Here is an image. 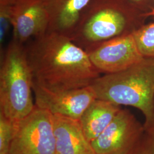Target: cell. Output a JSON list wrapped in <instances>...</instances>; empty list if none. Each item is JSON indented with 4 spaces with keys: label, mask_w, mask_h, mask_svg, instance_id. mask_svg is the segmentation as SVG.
Here are the masks:
<instances>
[{
    "label": "cell",
    "mask_w": 154,
    "mask_h": 154,
    "mask_svg": "<svg viewBox=\"0 0 154 154\" xmlns=\"http://www.w3.org/2000/svg\"><path fill=\"white\" fill-rule=\"evenodd\" d=\"M25 48L33 82L50 90L86 88L100 76L88 54L69 37L48 32Z\"/></svg>",
    "instance_id": "1"
},
{
    "label": "cell",
    "mask_w": 154,
    "mask_h": 154,
    "mask_svg": "<svg viewBox=\"0 0 154 154\" xmlns=\"http://www.w3.org/2000/svg\"><path fill=\"white\" fill-rule=\"evenodd\" d=\"M91 87L97 99L140 110L144 130L154 129V58L144 57L121 72L100 75Z\"/></svg>",
    "instance_id": "2"
},
{
    "label": "cell",
    "mask_w": 154,
    "mask_h": 154,
    "mask_svg": "<svg viewBox=\"0 0 154 154\" xmlns=\"http://www.w3.org/2000/svg\"><path fill=\"white\" fill-rule=\"evenodd\" d=\"M147 17L118 0H91L70 38L88 53L106 41L133 34Z\"/></svg>",
    "instance_id": "3"
},
{
    "label": "cell",
    "mask_w": 154,
    "mask_h": 154,
    "mask_svg": "<svg viewBox=\"0 0 154 154\" xmlns=\"http://www.w3.org/2000/svg\"><path fill=\"white\" fill-rule=\"evenodd\" d=\"M33 77L25 45L11 39L1 53L0 113L20 122L33 111Z\"/></svg>",
    "instance_id": "4"
},
{
    "label": "cell",
    "mask_w": 154,
    "mask_h": 154,
    "mask_svg": "<svg viewBox=\"0 0 154 154\" xmlns=\"http://www.w3.org/2000/svg\"><path fill=\"white\" fill-rule=\"evenodd\" d=\"M8 154H55L53 114L35 105L18 122Z\"/></svg>",
    "instance_id": "5"
},
{
    "label": "cell",
    "mask_w": 154,
    "mask_h": 154,
    "mask_svg": "<svg viewBox=\"0 0 154 154\" xmlns=\"http://www.w3.org/2000/svg\"><path fill=\"white\" fill-rule=\"evenodd\" d=\"M144 131V126L130 110L121 109L105 131L91 143L95 154H128Z\"/></svg>",
    "instance_id": "6"
},
{
    "label": "cell",
    "mask_w": 154,
    "mask_h": 154,
    "mask_svg": "<svg viewBox=\"0 0 154 154\" xmlns=\"http://www.w3.org/2000/svg\"><path fill=\"white\" fill-rule=\"evenodd\" d=\"M87 53L95 67L104 74L121 72L144 58L133 34L106 41Z\"/></svg>",
    "instance_id": "7"
},
{
    "label": "cell",
    "mask_w": 154,
    "mask_h": 154,
    "mask_svg": "<svg viewBox=\"0 0 154 154\" xmlns=\"http://www.w3.org/2000/svg\"><path fill=\"white\" fill-rule=\"evenodd\" d=\"M35 105L53 115L79 120L84 111L97 99L91 86L71 90L51 91L33 82Z\"/></svg>",
    "instance_id": "8"
},
{
    "label": "cell",
    "mask_w": 154,
    "mask_h": 154,
    "mask_svg": "<svg viewBox=\"0 0 154 154\" xmlns=\"http://www.w3.org/2000/svg\"><path fill=\"white\" fill-rule=\"evenodd\" d=\"M49 25L44 0L16 1L13 10V40L25 45L47 33Z\"/></svg>",
    "instance_id": "9"
},
{
    "label": "cell",
    "mask_w": 154,
    "mask_h": 154,
    "mask_svg": "<svg viewBox=\"0 0 154 154\" xmlns=\"http://www.w3.org/2000/svg\"><path fill=\"white\" fill-rule=\"evenodd\" d=\"M55 154H95L79 120L53 115Z\"/></svg>",
    "instance_id": "10"
},
{
    "label": "cell",
    "mask_w": 154,
    "mask_h": 154,
    "mask_svg": "<svg viewBox=\"0 0 154 154\" xmlns=\"http://www.w3.org/2000/svg\"><path fill=\"white\" fill-rule=\"evenodd\" d=\"M44 1L49 17L48 32L58 33L71 38L83 12L91 0Z\"/></svg>",
    "instance_id": "11"
},
{
    "label": "cell",
    "mask_w": 154,
    "mask_h": 154,
    "mask_svg": "<svg viewBox=\"0 0 154 154\" xmlns=\"http://www.w3.org/2000/svg\"><path fill=\"white\" fill-rule=\"evenodd\" d=\"M121 107L109 101L95 99L79 119L83 131L90 142L103 132Z\"/></svg>",
    "instance_id": "12"
},
{
    "label": "cell",
    "mask_w": 154,
    "mask_h": 154,
    "mask_svg": "<svg viewBox=\"0 0 154 154\" xmlns=\"http://www.w3.org/2000/svg\"><path fill=\"white\" fill-rule=\"evenodd\" d=\"M133 35L143 57L154 58V22L144 24Z\"/></svg>",
    "instance_id": "13"
},
{
    "label": "cell",
    "mask_w": 154,
    "mask_h": 154,
    "mask_svg": "<svg viewBox=\"0 0 154 154\" xmlns=\"http://www.w3.org/2000/svg\"><path fill=\"white\" fill-rule=\"evenodd\" d=\"M16 0H0V47L1 53L9 32L12 28L13 10Z\"/></svg>",
    "instance_id": "14"
},
{
    "label": "cell",
    "mask_w": 154,
    "mask_h": 154,
    "mask_svg": "<svg viewBox=\"0 0 154 154\" xmlns=\"http://www.w3.org/2000/svg\"><path fill=\"white\" fill-rule=\"evenodd\" d=\"M19 122H14L0 113V154H8Z\"/></svg>",
    "instance_id": "15"
},
{
    "label": "cell",
    "mask_w": 154,
    "mask_h": 154,
    "mask_svg": "<svg viewBox=\"0 0 154 154\" xmlns=\"http://www.w3.org/2000/svg\"><path fill=\"white\" fill-rule=\"evenodd\" d=\"M128 154H154V128L145 130L137 145Z\"/></svg>",
    "instance_id": "16"
},
{
    "label": "cell",
    "mask_w": 154,
    "mask_h": 154,
    "mask_svg": "<svg viewBox=\"0 0 154 154\" xmlns=\"http://www.w3.org/2000/svg\"><path fill=\"white\" fill-rule=\"evenodd\" d=\"M133 9L149 17L154 7V0H118Z\"/></svg>",
    "instance_id": "17"
},
{
    "label": "cell",
    "mask_w": 154,
    "mask_h": 154,
    "mask_svg": "<svg viewBox=\"0 0 154 154\" xmlns=\"http://www.w3.org/2000/svg\"><path fill=\"white\" fill-rule=\"evenodd\" d=\"M149 17H154V8H153V9H152V11H151V12L149 13Z\"/></svg>",
    "instance_id": "18"
},
{
    "label": "cell",
    "mask_w": 154,
    "mask_h": 154,
    "mask_svg": "<svg viewBox=\"0 0 154 154\" xmlns=\"http://www.w3.org/2000/svg\"></svg>",
    "instance_id": "19"
}]
</instances>
